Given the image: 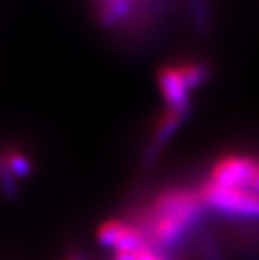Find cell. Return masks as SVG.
Segmentation results:
<instances>
[{
	"mask_svg": "<svg viewBox=\"0 0 259 260\" xmlns=\"http://www.w3.org/2000/svg\"><path fill=\"white\" fill-rule=\"evenodd\" d=\"M197 191L206 212H214L222 217L244 222L259 220V193L256 191L219 186L207 180H204Z\"/></svg>",
	"mask_w": 259,
	"mask_h": 260,
	"instance_id": "obj_2",
	"label": "cell"
},
{
	"mask_svg": "<svg viewBox=\"0 0 259 260\" xmlns=\"http://www.w3.org/2000/svg\"><path fill=\"white\" fill-rule=\"evenodd\" d=\"M63 260H82V258L81 257H76V255H69V257H66Z\"/></svg>",
	"mask_w": 259,
	"mask_h": 260,
	"instance_id": "obj_13",
	"label": "cell"
},
{
	"mask_svg": "<svg viewBox=\"0 0 259 260\" xmlns=\"http://www.w3.org/2000/svg\"><path fill=\"white\" fill-rule=\"evenodd\" d=\"M136 260H167V258L162 255V252L153 250L152 247H145L136 252Z\"/></svg>",
	"mask_w": 259,
	"mask_h": 260,
	"instance_id": "obj_11",
	"label": "cell"
},
{
	"mask_svg": "<svg viewBox=\"0 0 259 260\" xmlns=\"http://www.w3.org/2000/svg\"><path fill=\"white\" fill-rule=\"evenodd\" d=\"M204 255H206V260H222L220 258V253L217 250L216 243L207 240L206 245H204Z\"/></svg>",
	"mask_w": 259,
	"mask_h": 260,
	"instance_id": "obj_12",
	"label": "cell"
},
{
	"mask_svg": "<svg viewBox=\"0 0 259 260\" xmlns=\"http://www.w3.org/2000/svg\"><path fill=\"white\" fill-rule=\"evenodd\" d=\"M96 239L113 252H138L150 247L140 226L123 218H109L101 223L96 230Z\"/></svg>",
	"mask_w": 259,
	"mask_h": 260,
	"instance_id": "obj_4",
	"label": "cell"
},
{
	"mask_svg": "<svg viewBox=\"0 0 259 260\" xmlns=\"http://www.w3.org/2000/svg\"><path fill=\"white\" fill-rule=\"evenodd\" d=\"M177 66L192 91L200 87L211 76L209 66L206 62H199V60H184V62H177Z\"/></svg>",
	"mask_w": 259,
	"mask_h": 260,
	"instance_id": "obj_8",
	"label": "cell"
},
{
	"mask_svg": "<svg viewBox=\"0 0 259 260\" xmlns=\"http://www.w3.org/2000/svg\"><path fill=\"white\" fill-rule=\"evenodd\" d=\"M0 193L5 198H15L19 195V180L10 173L0 158Z\"/></svg>",
	"mask_w": 259,
	"mask_h": 260,
	"instance_id": "obj_9",
	"label": "cell"
},
{
	"mask_svg": "<svg viewBox=\"0 0 259 260\" xmlns=\"http://www.w3.org/2000/svg\"><path fill=\"white\" fill-rule=\"evenodd\" d=\"M192 10H194V24L200 32L209 25V9L206 0H192Z\"/></svg>",
	"mask_w": 259,
	"mask_h": 260,
	"instance_id": "obj_10",
	"label": "cell"
},
{
	"mask_svg": "<svg viewBox=\"0 0 259 260\" xmlns=\"http://www.w3.org/2000/svg\"><path fill=\"white\" fill-rule=\"evenodd\" d=\"M206 180L219 186L259 193V158L246 153H229L212 163Z\"/></svg>",
	"mask_w": 259,
	"mask_h": 260,
	"instance_id": "obj_3",
	"label": "cell"
},
{
	"mask_svg": "<svg viewBox=\"0 0 259 260\" xmlns=\"http://www.w3.org/2000/svg\"><path fill=\"white\" fill-rule=\"evenodd\" d=\"M0 158L5 163V167L9 168V171L12 173L19 181L29 178L34 171V163L32 158L22 149L15 146H4L0 148Z\"/></svg>",
	"mask_w": 259,
	"mask_h": 260,
	"instance_id": "obj_7",
	"label": "cell"
},
{
	"mask_svg": "<svg viewBox=\"0 0 259 260\" xmlns=\"http://www.w3.org/2000/svg\"><path fill=\"white\" fill-rule=\"evenodd\" d=\"M206 213L199 191L187 186H167L155 193L135 223L153 250H170L180 245Z\"/></svg>",
	"mask_w": 259,
	"mask_h": 260,
	"instance_id": "obj_1",
	"label": "cell"
},
{
	"mask_svg": "<svg viewBox=\"0 0 259 260\" xmlns=\"http://www.w3.org/2000/svg\"><path fill=\"white\" fill-rule=\"evenodd\" d=\"M158 89L168 109L190 113V87L177 64H165L157 73Z\"/></svg>",
	"mask_w": 259,
	"mask_h": 260,
	"instance_id": "obj_5",
	"label": "cell"
},
{
	"mask_svg": "<svg viewBox=\"0 0 259 260\" xmlns=\"http://www.w3.org/2000/svg\"><path fill=\"white\" fill-rule=\"evenodd\" d=\"M190 113H184V111H175V109H165L162 116L157 119L155 126H153V135H152V141L148 145L145 156H143V161H145L147 167L155 161L158 158L162 148L167 145V141L172 138L177 129L182 126V123L187 119V116Z\"/></svg>",
	"mask_w": 259,
	"mask_h": 260,
	"instance_id": "obj_6",
	"label": "cell"
}]
</instances>
